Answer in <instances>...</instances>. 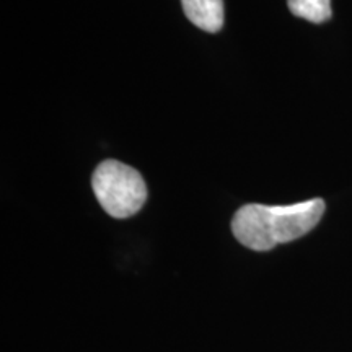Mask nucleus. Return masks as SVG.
<instances>
[{
	"instance_id": "4",
	"label": "nucleus",
	"mask_w": 352,
	"mask_h": 352,
	"mask_svg": "<svg viewBox=\"0 0 352 352\" xmlns=\"http://www.w3.org/2000/svg\"><path fill=\"white\" fill-rule=\"evenodd\" d=\"M290 12L311 23L331 19V0H287Z\"/></svg>"
},
{
	"instance_id": "1",
	"label": "nucleus",
	"mask_w": 352,
	"mask_h": 352,
	"mask_svg": "<svg viewBox=\"0 0 352 352\" xmlns=\"http://www.w3.org/2000/svg\"><path fill=\"white\" fill-rule=\"evenodd\" d=\"M324 214L323 199H310L290 206L246 204L232 220L235 239L254 252H267L314 230Z\"/></svg>"
},
{
	"instance_id": "3",
	"label": "nucleus",
	"mask_w": 352,
	"mask_h": 352,
	"mask_svg": "<svg viewBox=\"0 0 352 352\" xmlns=\"http://www.w3.org/2000/svg\"><path fill=\"white\" fill-rule=\"evenodd\" d=\"M184 15L197 28L217 33L223 25V0H182Z\"/></svg>"
},
{
	"instance_id": "2",
	"label": "nucleus",
	"mask_w": 352,
	"mask_h": 352,
	"mask_svg": "<svg viewBox=\"0 0 352 352\" xmlns=\"http://www.w3.org/2000/svg\"><path fill=\"white\" fill-rule=\"evenodd\" d=\"M91 186L101 208L114 219L132 217L147 199V186L139 171L116 160L96 166Z\"/></svg>"
}]
</instances>
